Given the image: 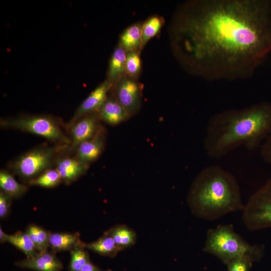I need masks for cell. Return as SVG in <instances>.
I'll use <instances>...</instances> for the list:
<instances>
[{
    "label": "cell",
    "mask_w": 271,
    "mask_h": 271,
    "mask_svg": "<svg viewBox=\"0 0 271 271\" xmlns=\"http://www.w3.org/2000/svg\"><path fill=\"white\" fill-rule=\"evenodd\" d=\"M62 182L61 177L55 168H50L37 177L29 181V185L39 186L44 188H52Z\"/></svg>",
    "instance_id": "cell-24"
},
{
    "label": "cell",
    "mask_w": 271,
    "mask_h": 271,
    "mask_svg": "<svg viewBox=\"0 0 271 271\" xmlns=\"http://www.w3.org/2000/svg\"><path fill=\"white\" fill-rule=\"evenodd\" d=\"M142 22L134 23L126 28L120 34L118 44L126 52L141 51Z\"/></svg>",
    "instance_id": "cell-16"
},
{
    "label": "cell",
    "mask_w": 271,
    "mask_h": 271,
    "mask_svg": "<svg viewBox=\"0 0 271 271\" xmlns=\"http://www.w3.org/2000/svg\"><path fill=\"white\" fill-rule=\"evenodd\" d=\"M112 87L105 79L92 90L78 106L70 121L65 125L66 130L80 118L97 111L107 98Z\"/></svg>",
    "instance_id": "cell-10"
},
{
    "label": "cell",
    "mask_w": 271,
    "mask_h": 271,
    "mask_svg": "<svg viewBox=\"0 0 271 271\" xmlns=\"http://www.w3.org/2000/svg\"><path fill=\"white\" fill-rule=\"evenodd\" d=\"M242 211V221L248 229L271 228V178L251 195Z\"/></svg>",
    "instance_id": "cell-7"
},
{
    "label": "cell",
    "mask_w": 271,
    "mask_h": 271,
    "mask_svg": "<svg viewBox=\"0 0 271 271\" xmlns=\"http://www.w3.org/2000/svg\"><path fill=\"white\" fill-rule=\"evenodd\" d=\"M174 54L208 81L249 78L271 53V0H192L170 26Z\"/></svg>",
    "instance_id": "cell-1"
},
{
    "label": "cell",
    "mask_w": 271,
    "mask_h": 271,
    "mask_svg": "<svg viewBox=\"0 0 271 271\" xmlns=\"http://www.w3.org/2000/svg\"><path fill=\"white\" fill-rule=\"evenodd\" d=\"M0 187L12 198L22 196L27 190L26 186L19 183L9 171L3 169L0 171Z\"/></svg>",
    "instance_id": "cell-20"
},
{
    "label": "cell",
    "mask_w": 271,
    "mask_h": 271,
    "mask_svg": "<svg viewBox=\"0 0 271 271\" xmlns=\"http://www.w3.org/2000/svg\"><path fill=\"white\" fill-rule=\"evenodd\" d=\"M67 150L58 155L54 167L59 173L62 182L69 184L85 175L90 165L81 162L74 156L69 155L70 154H67Z\"/></svg>",
    "instance_id": "cell-11"
},
{
    "label": "cell",
    "mask_w": 271,
    "mask_h": 271,
    "mask_svg": "<svg viewBox=\"0 0 271 271\" xmlns=\"http://www.w3.org/2000/svg\"><path fill=\"white\" fill-rule=\"evenodd\" d=\"M106 232L111 236L120 251L132 247L137 241L136 232L124 224L115 225Z\"/></svg>",
    "instance_id": "cell-17"
},
{
    "label": "cell",
    "mask_w": 271,
    "mask_h": 271,
    "mask_svg": "<svg viewBox=\"0 0 271 271\" xmlns=\"http://www.w3.org/2000/svg\"><path fill=\"white\" fill-rule=\"evenodd\" d=\"M141 51H135L127 52L125 69L126 75L138 80L142 72Z\"/></svg>",
    "instance_id": "cell-26"
},
{
    "label": "cell",
    "mask_w": 271,
    "mask_h": 271,
    "mask_svg": "<svg viewBox=\"0 0 271 271\" xmlns=\"http://www.w3.org/2000/svg\"><path fill=\"white\" fill-rule=\"evenodd\" d=\"M97 111L101 121L111 126L118 125L131 117L110 92Z\"/></svg>",
    "instance_id": "cell-13"
},
{
    "label": "cell",
    "mask_w": 271,
    "mask_h": 271,
    "mask_svg": "<svg viewBox=\"0 0 271 271\" xmlns=\"http://www.w3.org/2000/svg\"><path fill=\"white\" fill-rule=\"evenodd\" d=\"M85 247L101 255L110 257H115L120 251L111 236L106 232L96 241L85 244Z\"/></svg>",
    "instance_id": "cell-19"
},
{
    "label": "cell",
    "mask_w": 271,
    "mask_h": 271,
    "mask_svg": "<svg viewBox=\"0 0 271 271\" xmlns=\"http://www.w3.org/2000/svg\"><path fill=\"white\" fill-rule=\"evenodd\" d=\"M8 234L5 233L2 228H0V240L1 242L7 241Z\"/></svg>",
    "instance_id": "cell-31"
},
{
    "label": "cell",
    "mask_w": 271,
    "mask_h": 271,
    "mask_svg": "<svg viewBox=\"0 0 271 271\" xmlns=\"http://www.w3.org/2000/svg\"><path fill=\"white\" fill-rule=\"evenodd\" d=\"M106 139V129L101 125L93 137L78 146L74 152V156L81 162L90 165L104 151Z\"/></svg>",
    "instance_id": "cell-12"
},
{
    "label": "cell",
    "mask_w": 271,
    "mask_h": 271,
    "mask_svg": "<svg viewBox=\"0 0 271 271\" xmlns=\"http://www.w3.org/2000/svg\"><path fill=\"white\" fill-rule=\"evenodd\" d=\"M81 242L77 233L58 232L50 233L49 235V246L54 251L71 250Z\"/></svg>",
    "instance_id": "cell-18"
},
{
    "label": "cell",
    "mask_w": 271,
    "mask_h": 271,
    "mask_svg": "<svg viewBox=\"0 0 271 271\" xmlns=\"http://www.w3.org/2000/svg\"><path fill=\"white\" fill-rule=\"evenodd\" d=\"M263 245H251L234 230L232 224L219 225L207 231L203 251L217 257L225 264L232 260L246 254L255 261L263 255Z\"/></svg>",
    "instance_id": "cell-4"
},
{
    "label": "cell",
    "mask_w": 271,
    "mask_h": 271,
    "mask_svg": "<svg viewBox=\"0 0 271 271\" xmlns=\"http://www.w3.org/2000/svg\"><path fill=\"white\" fill-rule=\"evenodd\" d=\"M16 265L36 271H60L63 268L62 263L56 256L47 251L38 252L32 257L17 262Z\"/></svg>",
    "instance_id": "cell-14"
},
{
    "label": "cell",
    "mask_w": 271,
    "mask_h": 271,
    "mask_svg": "<svg viewBox=\"0 0 271 271\" xmlns=\"http://www.w3.org/2000/svg\"><path fill=\"white\" fill-rule=\"evenodd\" d=\"M143 85L127 75L122 77L110 92L131 117L140 110L142 102Z\"/></svg>",
    "instance_id": "cell-8"
},
{
    "label": "cell",
    "mask_w": 271,
    "mask_h": 271,
    "mask_svg": "<svg viewBox=\"0 0 271 271\" xmlns=\"http://www.w3.org/2000/svg\"><path fill=\"white\" fill-rule=\"evenodd\" d=\"M79 271H107L104 270L90 261L84 265Z\"/></svg>",
    "instance_id": "cell-30"
},
{
    "label": "cell",
    "mask_w": 271,
    "mask_h": 271,
    "mask_svg": "<svg viewBox=\"0 0 271 271\" xmlns=\"http://www.w3.org/2000/svg\"><path fill=\"white\" fill-rule=\"evenodd\" d=\"M84 248L85 244L81 242L70 250L69 271H79L90 261L88 253Z\"/></svg>",
    "instance_id": "cell-25"
},
{
    "label": "cell",
    "mask_w": 271,
    "mask_h": 271,
    "mask_svg": "<svg viewBox=\"0 0 271 271\" xmlns=\"http://www.w3.org/2000/svg\"><path fill=\"white\" fill-rule=\"evenodd\" d=\"M12 197L2 191L0 192V217L5 218L8 214Z\"/></svg>",
    "instance_id": "cell-28"
},
{
    "label": "cell",
    "mask_w": 271,
    "mask_h": 271,
    "mask_svg": "<svg viewBox=\"0 0 271 271\" xmlns=\"http://www.w3.org/2000/svg\"><path fill=\"white\" fill-rule=\"evenodd\" d=\"M254 261L251 256L246 254L232 260L226 265L228 271H249Z\"/></svg>",
    "instance_id": "cell-27"
},
{
    "label": "cell",
    "mask_w": 271,
    "mask_h": 271,
    "mask_svg": "<svg viewBox=\"0 0 271 271\" xmlns=\"http://www.w3.org/2000/svg\"><path fill=\"white\" fill-rule=\"evenodd\" d=\"M68 147L41 145L25 152L10 164L14 173L29 181L54 166L55 160Z\"/></svg>",
    "instance_id": "cell-6"
},
{
    "label": "cell",
    "mask_w": 271,
    "mask_h": 271,
    "mask_svg": "<svg viewBox=\"0 0 271 271\" xmlns=\"http://www.w3.org/2000/svg\"><path fill=\"white\" fill-rule=\"evenodd\" d=\"M127 52L118 45L113 51L109 59L106 79L114 85L122 77L126 75L125 64Z\"/></svg>",
    "instance_id": "cell-15"
},
{
    "label": "cell",
    "mask_w": 271,
    "mask_h": 271,
    "mask_svg": "<svg viewBox=\"0 0 271 271\" xmlns=\"http://www.w3.org/2000/svg\"><path fill=\"white\" fill-rule=\"evenodd\" d=\"M2 128L29 132L44 138L54 145L68 147L70 139L66 127L57 118L46 114H23L17 117L2 118Z\"/></svg>",
    "instance_id": "cell-5"
},
{
    "label": "cell",
    "mask_w": 271,
    "mask_h": 271,
    "mask_svg": "<svg viewBox=\"0 0 271 271\" xmlns=\"http://www.w3.org/2000/svg\"><path fill=\"white\" fill-rule=\"evenodd\" d=\"M7 241L23 251L27 256V258L32 257L38 252L35 244L26 232L25 233L18 232L14 234H8Z\"/></svg>",
    "instance_id": "cell-22"
},
{
    "label": "cell",
    "mask_w": 271,
    "mask_h": 271,
    "mask_svg": "<svg viewBox=\"0 0 271 271\" xmlns=\"http://www.w3.org/2000/svg\"><path fill=\"white\" fill-rule=\"evenodd\" d=\"M187 201L194 216L207 220L242 210L244 206L236 179L216 165L205 167L197 175Z\"/></svg>",
    "instance_id": "cell-3"
},
{
    "label": "cell",
    "mask_w": 271,
    "mask_h": 271,
    "mask_svg": "<svg viewBox=\"0 0 271 271\" xmlns=\"http://www.w3.org/2000/svg\"><path fill=\"white\" fill-rule=\"evenodd\" d=\"M165 24L164 18L153 15L143 22L141 31V50L150 39L157 35Z\"/></svg>",
    "instance_id": "cell-21"
},
{
    "label": "cell",
    "mask_w": 271,
    "mask_h": 271,
    "mask_svg": "<svg viewBox=\"0 0 271 271\" xmlns=\"http://www.w3.org/2000/svg\"><path fill=\"white\" fill-rule=\"evenodd\" d=\"M35 244L38 252L47 251L49 246V238L50 233L43 228L36 225H30L26 231Z\"/></svg>",
    "instance_id": "cell-23"
},
{
    "label": "cell",
    "mask_w": 271,
    "mask_h": 271,
    "mask_svg": "<svg viewBox=\"0 0 271 271\" xmlns=\"http://www.w3.org/2000/svg\"><path fill=\"white\" fill-rule=\"evenodd\" d=\"M271 133V103L261 101L218 112L208 120L204 139L207 155L219 159L243 146L253 150Z\"/></svg>",
    "instance_id": "cell-2"
},
{
    "label": "cell",
    "mask_w": 271,
    "mask_h": 271,
    "mask_svg": "<svg viewBox=\"0 0 271 271\" xmlns=\"http://www.w3.org/2000/svg\"><path fill=\"white\" fill-rule=\"evenodd\" d=\"M260 154L263 160L271 165V133L261 145Z\"/></svg>",
    "instance_id": "cell-29"
},
{
    "label": "cell",
    "mask_w": 271,
    "mask_h": 271,
    "mask_svg": "<svg viewBox=\"0 0 271 271\" xmlns=\"http://www.w3.org/2000/svg\"><path fill=\"white\" fill-rule=\"evenodd\" d=\"M101 125L98 111L78 119L67 129L70 139L67 152L74 153L78 145L93 137Z\"/></svg>",
    "instance_id": "cell-9"
}]
</instances>
